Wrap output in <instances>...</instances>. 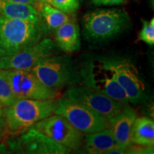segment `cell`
Listing matches in <instances>:
<instances>
[{
  "instance_id": "6da1fadb",
  "label": "cell",
  "mask_w": 154,
  "mask_h": 154,
  "mask_svg": "<svg viewBox=\"0 0 154 154\" xmlns=\"http://www.w3.org/2000/svg\"><path fill=\"white\" fill-rule=\"evenodd\" d=\"M44 22H33L0 15V57L15 54L43 39Z\"/></svg>"
},
{
  "instance_id": "7a4b0ae2",
  "label": "cell",
  "mask_w": 154,
  "mask_h": 154,
  "mask_svg": "<svg viewBox=\"0 0 154 154\" xmlns=\"http://www.w3.org/2000/svg\"><path fill=\"white\" fill-rule=\"evenodd\" d=\"M57 99L47 100L17 99L4 109L8 131L19 133L29 129L34 124L54 113Z\"/></svg>"
},
{
  "instance_id": "3957f363",
  "label": "cell",
  "mask_w": 154,
  "mask_h": 154,
  "mask_svg": "<svg viewBox=\"0 0 154 154\" xmlns=\"http://www.w3.org/2000/svg\"><path fill=\"white\" fill-rule=\"evenodd\" d=\"M83 22L87 37L103 41L126 29L130 19L126 11L121 9H98L84 15Z\"/></svg>"
},
{
  "instance_id": "277c9868",
  "label": "cell",
  "mask_w": 154,
  "mask_h": 154,
  "mask_svg": "<svg viewBox=\"0 0 154 154\" xmlns=\"http://www.w3.org/2000/svg\"><path fill=\"white\" fill-rule=\"evenodd\" d=\"M54 113L65 117L71 124L83 134L97 132L109 128V123L89 107L63 97L58 100Z\"/></svg>"
},
{
  "instance_id": "5b68a950",
  "label": "cell",
  "mask_w": 154,
  "mask_h": 154,
  "mask_svg": "<svg viewBox=\"0 0 154 154\" xmlns=\"http://www.w3.org/2000/svg\"><path fill=\"white\" fill-rule=\"evenodd\" d=\"M31 72L44 85L54 90L71 84L76 77L71 59L66 56L57 54L45 58L34 66Z\"/></svg>"
},
{
  "instance_id": "8992f818",
  "label": "cell",
  "mask_w": 154,
  "mask_h": 154,
  "mask_svg": "<svg viewBox=\"0 0 154 154\" xmlns=\"http://www.w3.org/2000/svg\"><path fill=\"white\" fill-rule=\"evenodd\" d=\"M16 99L47 100L57 99V90L51 89L40 82L29 70L3 69Z\"/></svg>"
},
{
  "instance_id": "52a82bcc",
  "label": "cell",
  "mask_w": 154,
  "mask_h": 154,
  "mask_svg": "<svg viewBox=\"0 0 154 154\" xmlns=\"http://www.w3.org/2000/svg\"><path fill=\"white\" fill-rule=\"evenodd\" d=\"M32 128L42 132L69 151L79 149L84 142V135L71 124L63 116L53 113L34 124Z\"/></svg>"
},
{
  "instance_id": "ba28073f",
  "label": "cell",
  "mask_w": 154,
  "mask_h": 154,
  "mask_svg": "<svg viewBox=\"0 0 154 154\" xmlns=\"http://www.w3.org/2000/svg\"><path fill=\"white\" fill-rule=\"evenodd\" d=\"M63 97L89 107L108 121L118 114L125 106L86 85L70 88Z\"/></svg>"
},
{
  "instance_id": "9c48e42d",
  "label": "cell",
  "mask_w": 154,
  "mask_h": 154,
  "mask_svg": "<svg viewBox=\"0 0 154 154\" xmlns=\"http://www.w3.org/2000/svg\"><path fill=\"white\" fill-rule=\"evenodd\" d=\"M58 47L51 38H44L38 43L15 54L0 57V69L31 71L45 58L56 54Z\"/></svg>"
},
{
  "instance_id": "30bf717a",
  "label": "cell",
  "mask_w": 154,
  "mask_h": 154,
  "mask_svg": "<svg viewBox=\"0 0 154 154\" xmlns=\"http://www.w3.org/2000/svg\"><path fill=\"white\" fill-rule=\"evenodd\" d=\"M83 79L86 86L124 105L129 103V100L117 82L113 72L103 62L101 65H91L87 67L83 72Z\"/></svg>"
},
{
  "instance_id": "8fae6325",
  "label": "cell",
  "mask_w": 154,
  "mask_h": 154,
  "mask_svg": "<svg viewBox=\"0 0 154 154\" xmlns=\"http://www.w3.org/2000/svg\"><path fill=\"white\" fill-rule=\"evenodd\" d=\"M103 63L113 72L117 82L124 89L129 102L138 103L145 101V86L131 63L128 61L117 59L107 60Z\"/></svg>"
},
{
  "instance_id": "7c38bea8",
  "label": "cell",
  "mask_w": 154,
  "mask_h": 154,
  "mask_svg": "<svg viewBox=\"0 0 154 154\" xmlns=\"http://www.w3.org/2000/svg\"><path fill=\"white\" fill-rule=\"evenodd\" d=\"M20 143L26 153L64 154L70 151L32 127L21 136Z\"/></svg>"
},
{
  "instance_id": "4fadbf2b",
  "label": "cell",
  "mask_w": 154,
  "mask_h": 154,
  "mask_svg": "<svg viewBox=\"0 0 154 154\" xmlns=\"http://www.w3.org/2000/svg\"><path fill=\"white\" fill-rule=\"evenodd\" d=\"M136 118V111L127 104L124 106L118 114L109 121V128L116 141L125 150L131 145L130 140L131 131Z\"/></svg>"
},
{
  "instance_id": "5bb4252c",
  "label": "cell",
  "mask_w": 154,
  "mask_h": 154,
  "mask_svg": "<svg viewBox=\"0 0 154 154\" xmlns=\"http://www.w3.org/2000/svg\"><path fill=\"white\" fill-rule=\"evenodd\" d=\"M55 42L59 49L72 53L80 49V32L78 24L70 20L56 29Z\"/></svg>"
},
{
  "instance_id": "9a60e30c",
  "label": "cell",
  "mask_w": 154,
  "mask_h": 154,
  "mask_svg": "<svg viewBox=\"0 0 154 154\" xmlns=\"http://www.w3.org/2000/svg\"><path fill=\"white\" fill-rule=\"evenodd\" d=\"M84 140L85 149L88 153H110L113 150L121 148L116 141L109 128H104L97 132L86 134Z\"/></svg>"
},
{
  "instance_id": "2e32d148",
  "label": "cell",
  "mask_w": 154,
  "mask_h": 154,
  "mask_svg": "<svg viewBox=\"0 0 154 154\" xmlns=\"http://www.w3.org/2000/svg\"><path fill=\"white\" fill-rule=\"evenodd\" d=\"M0 15L7 18L43 22L39 12L34 6L14 2L9 0H0Z\"/></svg>"
},
{
  "instance_id": "e0dca14e",
  "label": "cell",
  "mask_w": 154,
  "mask_h": 154,
  "mask_svg": "<svg viewBox=\"0 0 154 154\" xmlns=\"http://www.w3.org/2000/svg\"><path fill=\"white\" fill-rule=\"evenodd\" d=\"M131 144L143 146H153L154 123L148 117L136 118L131 131Z\"/></svg>"
},
{
  "instance_id": "ac0fdd59",
  "label": "cell",
  "mask_w": 154,
  "mask_h": 154,
  "mask_svg": "<svg viewBox=\"0 0 154 154\" xmlns=\"http://www.w3.org/2000/svg\"><path fill=\"white\" fill-rule=\"evenodd\" d=\"M35 7L39 12L42 20H44V24L50 29L55 30L71 20L67 13L57 9L51 4L38 2Z\"/></svg>"
},
{
  "instance_id": "d6986e66",
  "label": "cell",
  "mask_w": 154,
  "mask_h": 154,
  "mask_svg": "<svg viewBox=\"0 0 154 154\" xmlns=\"http://www.w3.org/2000/svg\"><path fill=\"white\" fill-rule=\"evenodd\" d=\"M3 69L0 70V106L7 107L16 101Z\"/></svg>"
},
{
  "instance_id": "ffe728a7",
  "label": "cell",
  "mask_w": 154,
  "mask_h": 154,
  "mask_svg": "<svg viewBox=\"0 0 154 154\" xmlns=\"http://www.w3.org/2000/svg\"><path fill=\"white\" fill-rule=\"evenodd\" d=\"M139 39L153 46L154 44V19L151 21H143V27L139 34Z\"/></svg>"
},
{
  "instance_id": "44dd1931",
  "label": "cell",
  "mask_w": 154,
  "mask_h": 154,
  "mask_svg": "<svg viewBox=\"0 0 154 154\" xmlns=\"http://www.w3.org/2000/svg\"><path fill=\"white\" fill-rule=\"evenodd\" d=\"M51 5L63 12L72 14L79 8V0H52Z\"/></svg>"
},
{
  "instance_id": "7402d4cb",
  "label": "cell",
  "mask_w": 154,
  "mask_h": 154,
  "mask_svg": "<svg viewBox=\"0 0 154 154\" xmlns=\"http://www.w3.org/2000/svg\"><path fill=\"white\" fill-rule=\"evenodd\" d=\"M126 0H92L94 5L96 6H113L122 5Z\"/></svg>"
},
{
  "instance_id": "603a6c76",
  "label": "cell",
  "mask_w": 154,
  "mask_h": 154,
  "mask_svg": "<svg viewBox=\"0 0 154 154\" xmlns=\"http://www.w3.org/2000/svg\"><path fill=\"white\" fill-rule=\"evenodd\" d=\"M8 131L7 128V125L6 123V120L4 115L0 116V138L5 135Z\"/></svg>"
},
{
  "instance_id": "cb8c5ba5",
  "label": "cell",
  "mask_w": 154,
  "mask_h": 154,
  "mask_svg": "<svg viewBox=\"0 0 154 154\" xmlns=\"http://www.w3.org/2000/svg\"><path fill=\"white\" fill-rule=\"evenodd\" d=\"M11 2H14L17 3H20V4H24V5H32L35 6L36 4L38 3V0H9Z\"/></svg>"
},
{
  "instance_id": "d4e9b609",
  "label": "cell",
  "mask_w": 154,
  "mask_h": 154,
  "mask_svg": "<svg viewBox=\"0 0 154 154\" xmlns=\"http://www.w3.org/2000/svg\"><path fill=\"white\" fill-rule=\"evenodd\" d=\"M51 1H52V0H38V2L48 3V4H51Z\"/></svg>"
},
{
  "instance_id": "484cf974",
  "label": "cell",
  "mask_w": 154,
  "mask_h": 154,
  "mask_svg": "<svg viewBox=\"0 0 154 154\" xmlns=\"http://www.w3.org/2000/svg\"><path fill=\"white\" fill-rule=\"evenodd\" d=\"M2 114H3V111L1 109H0V116H1V115H2Z\"/></svg>"
},
{
  "instance_id": "4316f807",
  "label": "cell",
  "mask_w": 154,
  "mask_h": 154,
  "mask_svg": "<svg viewBox=\"0 0 154 154\" xmlns=\"http://www.w3.org/2000/svg\"><path fill=\"white\" fill-rule=\"evenodd\" d=\"M79 1H82V0H79Z\"/></svg>"
}]
</instances>
